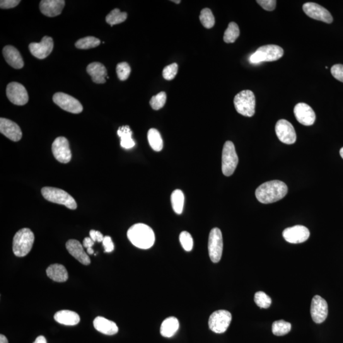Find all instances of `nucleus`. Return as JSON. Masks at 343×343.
Returning a JSON list of instances; mask_svg holds the SVG:
<instances>
[{"instance_id": "4", "label": "nucleus", "mask_w": 343, "mask_h": 343, "mask_svg": "<svg viewBox=\"0 0 343 343\" xmlns=\"http://www.w3.org/2000/svg\"><path fill=\"white\" fill-rule=\"evenodd\" d=\"M234 105L239 114L252 117L255 114V98L252 91L245 90L236 94Z\"/></svg>"}, {"instance_id": "14", "label": "nucleus", "mask_w": 343, "mask_h": 343, "mask_svg": "<svg viewBox=\"0 0 343 343\" xmlns=\"http://www.w3.org/2000/svg\"><path fill=\"white\" fill-rule=\"evenodd\" d=\"M303 9L304 13L311 19L327 24L332 23L333 18L331 14L320 5L308 2L303 5Z\"/></svg>"}, {"instance_id": "15", "label": "nucleus", "mask_w": 343, "mask_h": 343, "mask_svg": "<svg viewBox=\"0 0 343 343\" xmlns=\"http://www.w3.org/2000/svg\"><path fill=\"white\" fill-rule=\"evenodd\" d=\"M283 237L287 242L301 243L308 240L310 236V231L306 227L296 225L284 229Z\"/></svg>"}, {"instance_id": "49", "label": "nucleus", "mask_w": 343, "mask_h": 343, "mask_svg": "<svg viewBox=\"0 0 343 343\" xmlns=\"http://www.w3.org/2000/svg\"><path fill=\"white\" fill-rule=\"evenodd\" d=\"M94 252V251L93 248H88V253H89V254H90V255L93 254Z\"/></svg>"}, {"instance_id": "39", "label": "nucleus", "mask_w": 343, "mask_h": 343, "mask_svg": "<svg viewBox=\"0 0 343 343\" xmlns=\"http://www.w3.org/2000/svg\"><path fill=\"white\" fill-rule=\"evenodd\" d=\"M180 240L184 249L188 252L193 249V240L192 235L187 231H183L180 234Z\"/></svg>"}, {"instance_id": "20", "label": "nucleus", "mask_w": 343, "mask_h": 343, "mask_svg": "<svg viewBox=\"0 0 343 343\" xmlns=\"http://www.w3.org/2000/svg\"><path fill=\"white\" fill-rule=\"evenodd\" d=\"M64 6V0H42L40 4V9L43 15L54 18L61 14Z\"/></svg>"}, {"instance_id": "13", "label": "nucleus", "mask_w": 343, "mask_h": 343, "mask_svg": "<svg viewBox=\"0 0 343 343\" xmlns=\"http://www.w3.org/2000/svg\"><path fill=\"white\" fill-rule=\"evenodd\" d=\"M275 132L280 141L286 144H293L296 141L295 129L288 121L282 119L278 121Z\"/></svg>"}, {"instance_id": "38", "label": "nucleus", "mask_w": 343, "mask_h": 343, "mask_svg": "<svg viewBox=\"0 0 343 343\" xmlns=\"http://www.w3.org/2000/svg\"><path fill=\"white\" fill-rule=\"evenodd\" d=\"M116 70H117L118 78L121 81L126 80L129 78L130 72H131V68H130L129 64L125 62L118 64Z\"/></svg>"}, {"instance_id": "51", "label": "nucleus", "mask_w": 343, "mask_h": 343, "mask_svg": "<svg viewBox=\"0 0 343 343\" xmlns=\"http://www.w3.org/2000/svg\"><path fill=\"white\" fill-rule=\"evenodd\" d=\"M172 2H175V4H180V3H181L180 0H179V1H172Z\"/></svg>"}, {"instance_id": "1", "label": "nucleus", "mask_w": 343, "mask_h": 343, "mask_svg": "<svg viewBox=\"0 0 343 343\" xmlns=\"http://www.w3.org/2000/svg\"><path fill=\"white\" fill-rule=\"evenodd\" d=\"M288 192L286 183L281 181H268L260 185L255 191V197L262 204H272L284 199Z\"/></svg>"}, {"instance_id": "25", "label": "nucleus", "mask_w": 343, "mask_h": 343, "mask_svg": "<svg viewBox=\"0 0 343 343\" xmlns=\"http://www.w3.org/2000/svg\"><path fill=\"white\" fill-rule=\"evenodd\" d=\"M54 319L57 322L65 325H76L80 322L78 314L70 310L58 311L55 314Z\"/></svg>"}, {"instance_id": "10", "label": "nucleus", "mask_w": 343, "mask_h": 343, "mask_svg": "<svg viewBox=\"0 0 343 343\" xmlns=\"http://www.w3.org/2000/svg\"><path fill=\"white\" fill-rule=\"evenodd\" d=\"M53 101L62 110L67 112L79 114L83 111V106L79 101L73 97L62 93H55Z\"/></svg>"}, {"instance_id": "12", "label": "nucleus", "mask_w": 343, "mask_h": 343, "mask_svg": "<svg viewBox=\"0 0 343 343\" xmlns=\"http://www.w3.org/2000/svg\"><path fill=\"white\" fill-rule=\"evenodd\" d=\"M52 151L55 158L60 163H69L71 160V151L66 137H59L55 139L52 144Z\"/></svg>"}, {"instance_id": "17", "label": "nucleus", "mask_w": 343, "mask_h": 343, "mask_svg": "<svg viewBox=\"0 0 343 343\" xmlns=\"http://www.w3.org/2000/svg\"><path fill=\"white\" fill-rule=\"evenodd\" d=\"M310 311L314 322L321 323L324 322L328 315L327 301L320 296H314L311 301Z\"/></svg>"}, {"instance_id": "7", "label": "nucleus", "mask_w": 343, "mask_h": 343, "mask_svg": "<svg viewBox=\"0 0 343 343\" xmlns=\"http://www.w3.org/2000/svg\"><path fill=\"white\" fill-rule=\"evenodd\" d=\"M238 163V157L235 145L231 141L224 144L222 153V171L225 176H231L235 172Z\"/></svg>"}, {"instance_id": "11", "label": "nucleus", "mask_w": 343, "mask_h": 343, "mask_svg": "<svg viewBox=\"0 0 343 343\" xmlns=\"http://www.w3.org/2000/svg\"><path fill=\"white\" fill-rule=\"evenodd\" d=\"M6 92L7 98L14 105L23 106L28 103V93L23 84L12 82L7 85Z\"/></svg>"}, {"instance_id": "44", "label": "nucleus", "mask_w": 343, "mask_h": 343, "mask_svg": "<svg viewBox=\"0 0 343 343\" xmlns=\"http://www.w3.org/2000/svg\"><path fill=\"white\" fill-rule=\"evenodd\" d=\"M20 2L19 0H2L0 2V7L2 9L14 8L18 6Z\"/></svg>"}, {"instance_id": "30", "label": "nucleus", "mask_w": 343, "mask_h": 343, "mask_svg": "<svg viewBox=\"0 0 343 343\" xmlns=\"http://www.w3.org/2000/svg\"><path fill=\"white\" fill-rule=\"evenodd\" d=\"M171 203L176 213L182 214L185 204V195L182 191L180 190L174 191L171 195Z\"/></svg>"}, {"instance_id": "46", "label": "nucleus", "mask_w": 343, "mask_h": 343, "mask_svg": "<svg viewBox=\"0 0 343 343\" xmlns=\"http://www.w3.org/2000/svg\"><path fill=\"white\" fill-rule=\"evenodd\" d=\"M95 241L93 240L91 237H86L83 240V245L84 247L87 248V249L89 248H93V246L94 245Z\"/></svg>"}, {"instance_id": "23", "label": "nucleus", "mask_w": 343, "mask_h": 343, "mask_svg": "<svg viewBox=\"0 0 343 343\" xmlns=\"http://www.w3.org/2000/svg\"><path fill=\"white\" fill-rule=\"evenodd\" d=\"M87 71L92 77L94 83L98 84L105 83L108 72L106 67L103 64L97 62L89 64L87 67Z\"/></svg>"}, {"instance_id": "18", "label": "nucleus", "mask_w": 343, "mask_h": 343, "mask_svg": "<svg viewBox=\"0 0 343 343\" xmlns=\"http://www.w3.org/2000/svg\"><path fill=\"white\" fill-rule=\"evenodd\" d=\"M294 113L298 122L305 126H311L315 122V112L307 104H297L294 109Z\"/></svg>"}, {"instance_id": "6", "label": "nucleus", "mask_w": 343, "mask_h": 343, "mask_svg": "<svg viewBox=\"0 0 343 343\" xmlns=\"http://www.w3.org/2000/svg\"><path fill=\"white\" fill-rule=\"evenodd\" d=\"M42 194L48 202L63 205L69 209L75 210L77 204L75 200L65 191L59 188L44 187L42 189Z\"/></svg>"}, {"instance_id": "3", "label": "nucleus", "mask_w": 343, "mask_h": 343, "mask_svg": "<svg viewBox=\"0 0 343 343\" xmlns=\"http://www.w3.org/2000/svg\"><path fill=\"white\" fill-rule=\"evenodd\" d=\"M35 235L29 228H23L17 232L13 240V252L18 257H24L30 253L33 247Z\"/></svg>"}, {"instance_id": "9", "label": "nucleus", "mask_w": 343, "mask_h": 343, "mask_svg": "<svg viewBox=\"0 0 343 343\" xmlns=\"http://www.w3.org/2000/svg\"><path fill=\"white\" fill-rule=\"evenodd\" d=\"M231 320V314L228 311H216L210 316L209 327L212 331L217 334H222L228 329Z\"/></svg>"}, {"instance_id": "47", "label": "nucleus", "mask_w": 343, "mask_h": 343, "mask_svg": "<svg viewBox=\"0 0 343 343\" xmlns=\"http://www.w3.org/2000/svg\"><path fill=\"white\" fill-rule=\"evenodd\" d=\"M33 343H47V339H46V338L44 336H43V335H40V336H38L37 338H36L35 342Z\"/></svg>"}, {"instance_id": "48", "label": "nucleus", "mask_w": 343, "mask_h": 343, "mask_svg": "<svg viewBox=\"0 0 343 343\" xmlns=\"http://www.w3.org/2000/svg\"><path fill=\"white\" fill-rule=\"evenodd\" d=\"M0 343H9L8 339L4 335H0Z\"/></svg>"}, {"instance_id": "26", "label": "nucleus", "mask_w": 343, "mask_h": 343, "mask_svg": "<svg viewBox=\"0 0 343 343\" xmlns=\"http://www.w3.org/2000/svg\"><path fill=\"white\" fill-rule=\"evenodd\" d=\"M50 279L57 282H64L68 279V273L63 265L53 264L46 270Z\"/></svg>"}, {"instance_id": "29", "label": "nucleus", "mask_w": 343, "mask_h": 343, "mask_svg": "<svg viewBox=\"0 0 343 343\" xmlns=\"http://www.w3.org/2000/svg\"><path fill=\"white\" fill-rule=\"evenodd\" d=\"M148 139L149 145L151 148L155 151L162 150L163 143L160 132L155 129L149 130L148 133Z\"/></svg>"}, {"instance_id": "35", "label": "nucleus", "mask_w": 343, "mask_h": 343, "mask_svg": "<svg viewBox=\"0 0 343 343\" xmlns=\"http://www.w3.org/2000/svg\"><path fill=\"white\" fill-rule=\"evenodd\" d=\"M200 20L205 28L211 29L215 24L214 16L209 9L202 10L200 12Z\"/></svg>"}, {"instance_id": "41", "label": "nucleus", "mask_w": 343, "mask_h": 343, "mask_svg": "<svg viewBox=\"0 0 343 343\" xmlns=\"http://www.w3.org/2000/svg\"><path fill=\"white\" fill-rule=\"evenodd\" d=\"M256 2L267 11H274L277 5V1L275 0H258Z\"/></svg>"}, {"instance_id": "37", "label": "nucleus", "mask_w": 343, "mask_h": 343, "mask_svg": "<svg viewBox=\"0 0 343 343\" xmlns=\"http://www.w3.org/2000/svg\"><path fill=\"white\" fill-rule=\"evenodd\" d=\"M166 101V93L161 92L157 95L152 97L150 105L154 110H159L165 106Z\"/></svg>"}, {"instance_id": "40", "label": "nucleus", "mask_w": 343, "mask_h": 343, "mask_svg": "<svg viewBox=\"0 0 343 343\" xmlns=\"http://www.w3.org/2000/svg\"><path fill=\"white\" fill-rule=\"evenodd\" d=\"M178 65L176 63L171 64L166 66L163 70V78L166 80H172L177 75Z\"/></svg>"}, {"instance_id": "50", "label": "nucleus", "mask_w": 343, "mask_h": 343, "mask_svg": "<svg viewBox=\"0 0 343 343\" xmlns=\"http://www.w3.org/2000/svg\"><path fill=\"white\" fill-rule=\"evenodd\" d=\"M339 153L340 156H341L342 158L343 159V148L340 149Z\"/></svg>"}, {"instance_id": "5", "label": "nucleus", "mask_w": 343, "mask_h": 343, "mask_svg": "<svg viewBox=\"0 0 343 343\" xmlns=\"http://www.w3.org/2000/svg\"><path fill=\"white\" fill-rule=\"evenodd\" d=\"M284 50L279 46L268 45L262 46L250 55L249 61L252 64H260L263 62L275 61L284 55Z\"/></svg>"}, {"instance_id": "27", "label": "nucleus", "mask_w": 343, "mask_h": 343, "mask_svg": "<svg viewBox=\"0 0 343 343\" xmlns=\"http://www.w3.org/2000/svg\"><path fill=\"white\" fill-rule=\"evenodd\" d=\"M180 323L176 317L171 316L166 318L161 323L160 327V334L165 337H171L177 332Z\"/></svg>"}, {"instance_id": "34", "label": "nucleus", "mask_w": 343, "mask_h": 343, "mask_svg": "<svg viewBox=\"0 0 343 343\" xmlns=\"http://www.w3.org/2000/svg\"><path fill=\"white\" fill-rule=\"evenodd\" d=\"M101 41L94 36H88L81 38L77 41L75 43V47L79 49L87 50L89 48H95L100 45Z\"/></svg>"}, {"instance_id": "24", "label": "nucleus", "mask_w": 343, "mask_h": 343, "mask_svg": "<svg viewBox=\"0 0 343 343\" xmlns=\"http://www.w3.org/2000/svg\"><path fill=\"white\" fill-rule=\"evenodd\" d=\"M94 326L98 331L106 335H114L118 332V326L114 322L102 316H98L94 319Z\"/></svg>"}, {"instance_id": "21", "label": "nucleus", "mask_w": 343, "mask_h": 343, "mask_svg": "<svg viewBox=\"0 0 343 343\" xmlns=\"http://www.w3.org/2000/svg\"><path fill=\"white\" fill-rule=\"evenodd\" d=\"M66 247L70 254L84 265L91 264V260L88 253L84 252L83 245L76 240H69L67 241Z\"/></svg>"}, {"instance_id": "42", "label": "nucleus", "mask_w": 343, "mask_h": 343, "mask_svg": "<svg viewBox=\"0 0 343 343\" xmlns=\"http://www.w3.org/2000/svg\"><path fill=\"white\" fill-rule=\"evenodd\" d=\"M332 76L337 80L343 83V65L335 64L331 67Z\"/></svg>"}, {"instance_id": "8", "label": "nucleus", "mask_w": 343, "mask_h": 343, "mask_svg": "<svg viewBox=\"0 0 343 343\" xmlns=\"http://www.w3.org/2000/svg\"><path fill=\"white\" fill-rule=\"evenodd\" d=\"M208 250L210 259L214 263H217L221 259L223 250V240L221 231L215 228L210 232Z\"/></svg>"}, {"instance_id": "31", "label": "nucleus", "mask_w": 343, "mask_h": 343, "mask_svg": "<svg viewBox=\"0 0 343 343\" xmlns=\"http://www.w3.org/2000/svg\"><path fill=\"white\" fill-rule=\"evenodd\" d=\"M127 18L126 12H122L120 11V9H115L106 16V21L111 26H113L124 23L126 21Z\"/></svg>"}, {"instance_id": "2", "label": "nucleus", "mask_w": 343, "mask_h": 343, "mask_svg": "<svg viewBox=\"0 0 343 343\" xmlns=\"http://www.w3.org/2000/svg\"><path fill=\"white\" fill-rule=\"evenodd\" d=\"M127 237L133 245L141 249H148L155 241L153 229L142 223L136 224L130 227L127 231Z\"/></svg>"}, {"instance_id": "32", "label": "nucleus", "mask_w": 343, "mask_h": 343, "mask_svg": "<svg viewBox=\"0 0 343 343\" xmlns=\"http://www.w3.org/2000/svg\"><path fill=\"white\" fill-rule=\"evenodd\" d=\"M291 324L284 320L275 321L272 325V332L277 336H282L291 331Z\"/></svg>"}, {"instance_id": "19", "label": "nucleus", "mask_w": 343, "mask_h": 343, "mask_svg": "<svg viewBox=\"0 0 343 343\" xmlns=\"http://www.w3.org/2000/svg\"><path fill=\"white\" fill-rule=\"evenodd\" d=\"M0 132L11 141L18 142L23 136L20 127L15 122L7 118L0 119Z\"/></svg>"}, {"instance_id": "45", "label": "nucleus", "mask_w": 343, "mask_h": 343, "mask_svg": "<svg viewBox=\"0 0 343 343\" xmlns=\"http://www.w3.org/2000/svg\"><path fill=\"white\" fill-rule=\"evenodd\" d=\"M90 236L93 241H98V242H103L104 238H105V236L103 235V234L100 231L94 230V229L91 230Z\"/></svg>"}, {"instance_id": "22", "label": "nucleus", "mask_w": 343, "mask_h": 343, "mask_svg": "<svg viewBox=\"0 0 343 343\" xmlns=\"http://www.w3.org/2000/svg\"><path fill=\"white\" fill-rule=\"evenodd\" d=\"M3 54L7 63L15 69H21L24 66L23 57L16 47L7 45L4 48Z\"/></svg>"}, {"instance_id": "16", "label": "nucleus", "mask_w": 343, "mask_h": 343, "mask_svg": "<svg viewBox=\"0 0 343 343\" xmlns=\"http://www.w3.org/2000/svg\"><path fill=\"white\" fill-rule=\"evenodd\" d=\"M54 48V41L50 36H45L40 43H31L29 49L34 57L39 59H45L51 54Z\"/></svg>"}, {"instance_id": "36", "label": "nucleus", "mask_w": 343, "mask_h": 343, "mask_svg": "<svg viewBox=\"0 0 343 343\" xmlns=\"http://www.w3.org/2000/svg\"><path fill=\"white\" fill-rule=\"evenodd\" d=\"M254 301L256 304L261 308L267 309L271 306L272 299L264 292H256L254 296Z\"/></svg>"}, {"instance_id": "43", "label": "nucleus", "mask_w": 343, "mask_h": 343, "mask_svg": "<svg viewBox=\"0 0 343 343\" xmlns=\"http://www.w3.org/2000/svg\"><path fill=\"white\" fill-rule=\"evenodd\" d=\"M103 245L105 248V252H112L115 249L114 244H113L112 238L110 236H105L103 241Z\"/></svg>"}, {"instance_id": "28", "label": "nucleus", "mask_w": 343, "mask_h": 343, "mask_svg": "<svg viewBox=\"0 0 343 343\" xmlns=\"http://www.w3.org/2000/svg\"><path fill=\"white\" fill-rule=\"evenodd\" d=\"M118 135L121 138L120 145L125 149L132 148L135 146V142L132 138V132L129 126L125 125L119 128Z\"/></svg>"}, {"instance_id": "33", "label": "nucleus", "mask_w": 343, "mask_h": 343, "mask_svg": "<svg viewBox=\"0 0 343 343\" xmlns=\"http://www.w3.org/2000/svg\"><path fill=\"white\" fill-rule=\"evenodd\" d=\"M240 35L238 26L234 22L229 24L224 35V41L227 43H234Z\"/></svg>"}]
</instances>
